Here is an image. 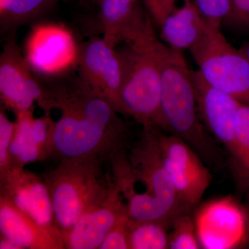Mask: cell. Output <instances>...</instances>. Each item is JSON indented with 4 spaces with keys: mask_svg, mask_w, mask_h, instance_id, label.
<instances>
[{
    "mask_svg": "<svg viewBox=\"0 0 249 249\" xmlns=\"http://www.w3.org/2000/svg\"><path fill=\"white\" fill-rule=\"evenodd\" d=\"M54 121L49 159L112 163L127 154L129 129L120 113L80 78L64 76L46 83Z\"/></svg>",
    "mask_w": 249,
    "mask_h": 249,
    "instance_id": "cell-1",
    "label": "cell"
},
{
    "mask_svg": "<svg viewBox=\"0 0 249 249\" xmlns=\"http://www.w3.org/2000/svg\"><path fill=\"white\" fill-rule=\"evenodd\" d=\"M168 47L154 30L142 8L121 35L116 46L122 71L121 100L124 116L143 127L165 131L160 105L162 65Z\"/></svg>",
    "mask_w": 249,
    "mask_h": 249,
    "instance_id": "cell-2",
    "label": "cell"
},
{
    "mask_svg": "<svg viewBox=\"0 0 249 249\" xmlns=\"http://www.w3.org/2000/svg\"><path fill=\"white\" fill-rule=\"evenodd\" d=\"M106 163L90 160H61L42 175L48 188L54 219L61 235L83 214L107 201L115 188Z\"/></svg>",
    "mask_w": 249,
    "mask_h": 249,
    "instance_id": "cell-3",
    "label": "cell"
},
{
    "mask_svg": "<svg viewBox=\"0 0 249 249\" xmlns=\"http://www.w3.org/2000/svg\"><path fill=\"white\" fill-rule=\"evenodd\" d=\"M160 105L165 131L191 145L208 161L215 152L198 112L192 71L182 52L168 47L162 65Z\"/></svg>",
    "mask_w": 249,
    "mask_h": 249,
    "instance_id": "cell-4",
    "label": "cell"
},
{
    "mask_svg": "<svg viewBox=\"0 0 249 249\" xmlns=\"http://www.w3.org/2000/svg\"><path fill=\"white\" fill-rule=\"evenodd\" d=\"M128 160L132 178L145 188L142 194L125 201L131 220L160 221L170 225L177 216L188 212L165 169L152 127H144L142 140Z\"/></svg>",
    "mask_w": 249,
    "mask_h": 249,
    "instance_id": "cell-5",
    "label": "cell"
},
{
    "mask_svg": "<svg viewBox=\"0 0 249 249\" xmlns=\"http://www.w3.org/2000/svg\"><path fill=\"white\" fill-rule=\"evenodd\" d=\"M191 53L199 73L211 86L249 105V60L212 29Z\"/></svg>",
    "mask_w": 249,
    "mask_h": 249,
    "instance_id": "cell-6",
    "label": "cell"
},
{
    "mask_svg": "<svg viewBox=\"0 0 249 249\" xmlns=\"http://www.w3.org/2000/svg\"><path fill=\"white\" fill-rule=\"evenodd\" d=\"M163 165L178 199L187 210L196 206L212 181L200 156L186 142L152 127Z\"/></svg>",
    "mask_w": 249,
    "mask_h": 249,
    "instance_id": "cell-7",
    "label": "cell"
},
{
    "mask_svg": "<svg viewBox=\"0 0 249 249\" xmlns=\"http://www.w3.org/2000/svg\"><path fill=\"white\" fill-rule=\"evenodd\" d=\"M0 94L3 103L16 114L33 110L35 103L44 113L52 112L48 88L36 79L30 63L14 40L4 46L0 55Z\"/></svg>",
    "mask_w": 249,
    "mask_h": 249,
    "instance_id": "cell-8",
    "label": "cell"
},
{
    "mask_svg": "<svg viewBox=\"0 0 249 249\" xmlns=\"http://www.w3.org/2000/svg\"><path fill=\"white\" fill-rule=\"evenodd\" d=\"M194 219L201 248L236 249L243 245L248 237L247 211L231 196L202 205Z\"/></svg>",
    "mask_w": 249,
    "mask_h": 249,
    "instance_id": "cell-9",
    "label": "cell"
},
{
    "mask_svg": "<svg viewBox=\"0 0 249 249\" xmlns=\"http://www.w3.org/2000/svg\"><path fill=\"white\" fill-rule=\"evenodd\" d=\"M76 62L80 78L124 115L121 100L122 71L116 47L103 37L93 36L80 46Z\"/></svg>",
    "mask_w": 249,
    "mask_h": 249,
    "instance_id": "cell-10",
    "label": "cell"
},
{
    "mask_svg": "<svg viewBox=\"0 0 249 249\" xmlns=\"http://www.w3.org/2000/svg\"><path fill=\"white\" fill-rule=\"evenodd\" d=\"M0 195L62 239L55 226L48 188L42 175L25 168H9L0 175Z\"/></svg>",
    "mask_w": 249,
    "mask_h": 249,
    "instance_id": "cell-11",
    "label": "cell"
},
{
    "mask_svg": "<svg viewBox=\"0 0 249 249\" xmlns=\"http://www.w3.org/2000/svg\"><path fill=\"white\" fill-rule=\"evenodd\" d=\"M198 112L208 130L235 159V123L240 102L208 83L199 71H192Z\"/></svg>",
    "mask_w": 249,
    "mask_h": 249,
    "instance_id": "cell-12",
    "label": "cell"
},
{
    "mask_svg": "<svg viewBox=\"0 0 249 249\" xmlns=\"http://www.w3.org/2000/svg\"><path fill=\"white\" fill-rule=\"evenodd\" d=\"M126 214H128L127 204L116 184L106 202L83 214L70 230L62 234L64 247L66 249H99L108 232Z\"/></svg>",
    "mask_w": 249,
    "mask_h": 249,
    "instance_id": "cell-13",
    "label": "cell"
},
{
    "mask_svg": "<svg viewBox=\"0 0 249 249\" xmlns=\"http://www.w3.org/2000/svg\"><path fill=\"white\" fill-rule=\"evenodd\" d=\"M34 110L16 114V129L10 147L9 168H25L26 165L49 160L54 121L51 113L34 117Z\"/></svg>",
    "mask_w": 249,
    "mask_h": 249,
    "instance_id": "cell-14",
    "label": "cell"
},
{
    "mask_svg": "<svg viewBox=\"0 0 249 249\" xmlns=\"http://www.w3.org/2000/svg\"><path fill=\"white\" fill-rule=\"evenodd\" d=\"M0 232L20 249H64L60 237L0 195Z\"/></svg>",
    "mask_w": 249,
    "mask_h": 249,
    "instance_id": "cell-15",
    "label": "cell"
},
{
    "mask_svg": "<svg viewBox=\"0 0 249 249\" xmlns=\"http://www.w3.org/2000/svg\"><path fill=\"white\" fill-rule=\"evenodd\" d=\"M160 39L170 48L191 51L200 43L213 28L197 9L193 0H183L175 7L160 27Z\"/></svg>",
    "mask_w": 249,
    "mask_h": 249,
    "instance_id": "cell-16",
    "label": "cell"
},
{
    "mask_svg": "<svg viewBox=\"0 0 249 249\" xmlns=\"http://www.w3.org/2000/svg\"><path fill=\"white\" fill-rule=\"evenodd\" d=\"M99 3L103 37L116 47L120 42L123 31L140 7L138 0H99Z\"/></svg>",
    "mask_w": 249,
    "mask_h": 249,
    "instance_id": "cell-17",
    "label": "cell"
},
{
    "mask_svg": "<svg viewBox=\"0 0 249 249\" xmlns=\"http://www.w3.org/2000/svg\"><path fill=\"white\" fill-rule=\"evenodd\" d=\"M57 0H0L1 29L9 30L29 22L52 7Z\"/></svg>",
    "mask_w": 249,
    "mask_h": 249,
    "instance_id": "cell-18",
    "label": "cell"
},
{
    "mask_svg": "<svg viewBox=\"0 0 249 249\" xmlns=\"http://www.w3.org/2000/svg\"><path fill=\"white\" fill-rule=\"evenodd\" d=\"M169 225L160 221L131 222L129 249H169Z\"/></svg>",
    "mask_w": 249,
    "mask_h": 249,
    "instance_id": "cell-19",
    "label": "cell"
},
{
    "mask_svg": "<svg viewBox=\"0 0 249 249\" xmlns=\"http://www.w3.org/2000/svg\"><path fill=\"white\" fill-rule=\"evenodd\" d=\"M236 176L244 188L249 187V105L240 103L235 123Z\"/></svg>",
    "mask_w": 249,
    "mask_h": 249,
    "instance_id": "cell-20",
    "label": "cell"
},
{
    "mask_svg": "<svg viewBox=\"0 0 249 249\" xmlns=\"http://www.w3.org/2000/svg\"><path fill=\"white\" fill-rule=\"evenodd\" d=\"M169 249H199L201 248L196 235L195 219L188 212L178 214L171 224Z\"/></svg>",
    "mask_w": 249,
    "mask_h": 249,
    "instance_id": "cell-21",
    "label": "cell"
},
{
    "mask_svg": "<svg viewBox=\"0 0 249 249\" xmlns=\"http://www.w3.org/2000/svg\"><path fill=\"white\" fill-rule=\"evenodd\" d=\"M210 26L220 30L231 11V0H193Z\"/></svg>",
    "mask_w": 249,
    "mask_h": 249,
    "instance_id": "cell-22",
    "label": "cell"
},
{
    "mask_svg": "<svg viewBox=\"0 0 249 249\" xmlns=\"http://www.w3.org/2000/svg\"><path fill=\"white\" fill-rule=\"evenodd\" d=\"M131 222L128 214L123 215L108 232L98 249H129Z\"/></svg>",
    "mask_w": 249,
    "mask_h": 249,
    "instance_id": "cell-23",
    "label": "cell"
},
{
    "mask_svg": "<svg viewBox=\"0 0 249 249\" xmlns=\"http://www.w3.org/2000/svg\"><path fill=\"white\" fill-rule=\"evenodd\" d=\"M16 121H11L1 109L0 111V175L9 168L10 147L14 139Z\"/></svg>",
    "mask_w": 249,
    "mask_h": 249,
    "instance_id": "cell-24",
    "label": "cell"
},
{
    "mask_svg": "<svg viewBox=\"0 0 249 249\" xmlns=\"http://www.w3.org/2000/svg\"><path fill=\"white\" fill-rule=\"evenodd\" d=\"M152 21L159 27L176 6L178 0H143Z\"/></svg>",
    "mask_w": 249,
    "mask_h": 249,
    "instance_id": "cell-25",
    "label": "cell"
},
{
    "mask_svg": "<svg viewBox=\"0 0 249 249\" xmlns=\"http://www.w3.org/2000/svg\"><path fill=\"white\" fill-rule=\"evenodd\" d=\"M231 11L225 23L249 27V0H231Z\"/></svg>",
    "mask_w": 249,
    "mask_h": 249,
    "instance_id": "cell-26",
    "label": "cell"
},
{
    "mask_svg": "<svg viewBox=\"0 0 249 249\" xmlns=\"http://www.w3.org/2000/svg\"><path fill=\"white\" fill-rule=\"evenodd\" d=\"M0 249H20L12 241L6 238L4 236L0 237Z\"/></svg>",
    "mask_w": 249,
    "mask_h": 249,
    "instance_id": "cell-27",
    "label": "cell"
},
{
    "mask_svg": "<svg viewBox=\"0 0 249 249\" xmlns=\"http://www.w3.org/2000/svg\"><path fill=\"white\" fill-rule=\"evenodd\" d=\"M240 50L249 60V42H247V43H245V45L242 46V48H241Z\"/></svg>",
    "mask_w": 249,
    "mask_h": 249,
    "instance_id": "cell-28",
    "label": "cell"
},
{
    "mask_svg": "<svg viewBox=\"0 0 249 249\" xmlns=\"http://www.w3.org/2000/svg\"><path fill=\"white\" fill-rule=\"evenodd\" d=\"M247 213H248L249 218V197L248 200V211H247Z\"/></svg>",
    "mask_w": 249,
    "mask_h": 249,
    "instance_id": "cell-29",
    "label": "cell"
}]
</instances>
